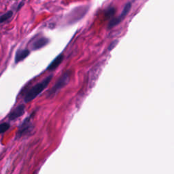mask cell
<instances>
[{"label": "cell", "instance_id": "cell-1", "mask_svg": "<svg viewBox=\"0 0 174 174\" xmlns=\"http://www.w3.org/2000/svg\"><path fill=\"white\" fill-rule=\"evenodd\" d=\"M52 77V75H50L46 78H45L40 82L36 84L34 86H33L32 88L29 89V91L26 92V94L25 95V103H27L32 102V101L35 99L36 97L39 96L46 89V87L49 86L50 82H51Z\"/></svg>", "mask_w": 174, "mask_h": 174}, {"label": "cell", "instance_id": "cell-2", "mask_svg": "<svg viewBox=\"0 0 174 174\" xmlns=\"http://www.w3.org/2000/svg\"><path fill=\"white\" fill-rule=\"evenodd\" d=\"M32 115L27 117L19 126L16 134V139H20L22 137L29 135L33 131L34 126L32 123Z\"/></svg>", "mask_w": 174, "mask_h": 174}, {"label": "cell", "instance_id": "cell-3", "mask_svg": "<svg viewBox=\"0 0 174 174\" xmlns=\"http://www.w3.org/2000/svg\"><path fill=\"white\" fill-rule=\"evenodd\" d=\"M70 77H71V75H70L69 72H66L65 73H64V74L59 78L57 82L55 84V85L52 86V88L49 91V96H53V95L57 94L63 87H65L67 84L69 83L70 80Z\"/></svg>", "mask_w": 174, "mask_h": 174}, {"label": "cell", "instance_id": "cell-4", "mask_svg": "<svg viewBox=\"0 0 174 174\" xmlns=\"http://www.w3.org/2000/svg\"><path fill=\"white\" fill-rule=\"evenodd\" d=\"M87 12V8L85 6L78 7L72 10L71 12L69 13L68 16H67V22L69 23H73L75 22L78 20H80Z\"/></svg>", "mask_w": 174, "mask_h": 174}, {"label": "cell", "instance_id": "cell-5", "mask_svg": "<svg viewBox=\"0 0 174 174\" xmlns=\"http://www.w3.org/2000/svg\"><path fill=\"white\" fill-rule=\"evenodd\" d=\"M50 40L44 36H40V37L35 38L30 45V48L32 50H38L42 48L45 47L49 44Z\"/></svg>", "mask_w": 174, "mask_h": 174}, {"label": "cell", "instance_id": "cell-6", "mask_svg": "<svg viewBox=\"0 0 174 174\" xmlns=\"http://www.w3.org/2000/svg\"><path fill=\"white\" fill-rule=\"evenodd\" d=\"M131 4H130V3H128V4H126L124 9H123L122 10V12H121V14H120V15L119 16V17L112 19V20L109 22V23L108 25V29H111V28L116 26V25H117L118 24H119L120 22L125 18V16L127 15V14L129 13V10L131 9Z\"/></svg>", "mask_w": 174, "mask_h": 174}, {"label": "cell", "instance_id": "cell-7", "mask_svg": "<svg viewBox=\"0 0 174 174\" xmlns=\"http://www.w3.org/2000/svg\"><path fill=\"white\" fill-rule=\"evenodd\" d=\"M25 112V104H20L12 109L10 112L8 119L10 120H15L18 119L19 117L22 116Z\"/></svg>", "mask_w": 174, "mask_h": 174}, {"label": "cell", "instance_id": "cell-8", "mask_svg": "<svg viewBox=\"0 0 174 174\" xmlns=\"http://www.w3.org/2000/svg\"><path fill=\"white\" fill-rule=\"evenodd\" d=\"M30 55V50L28 49H18L16 52L15 57V62L17 64L20 62H22L25 59L29 57Z\"/></svg>", "mask_w": 174, "mask_h": 174}, {"label": "cell", "instance_id": "cell-9", "mask_svg": "<svg viewBox=\"0 0 174 174\" xmlns=\"http://www.w3.org/2000/svg\"><path fill=\"white\" fill-rule=\"evenodd\" d=\"M64 59V55L61 54L59 55L57 57H56L54 60H53L51 63L49 64V65L46 68L47 71H54L57 67L59 66L61 63L63 62Z\"/></svg>", "mask_w": 174, "mask_h": 174}, {"label": "cell", "instance_id": "cell-10", "mask_svg": "<svg viewBox=\"0 0 174 174\" xmlns=\"http://www.w3.org/2000/svg\"><path fill=\"white\" fill-rule=\"evenodd\" d=\"M13 16V12L12 10H8L2 15L0 16V24L4 23V22L8 21L9 19L12 17Z\"/></svg>", "mask_w": 174, "mask_h": 174}, {"label": "cell", "instance_id": "cell-11", "mask_svg": "<svg viewBox=\"0 0 174 174\" xmlns=\"http://www.w3.org/2000/svg\"><path fill=\"white\" fill-rule=\"evenodd\" d=\"M10 128V125L8 122H3L0 124V134L5 133Z\"/></svg>", "mask_w": 174, "mask_h": 174}, {"label": "cell", "instance_id": "cell-12", "mask_svg": "<svg viewBox=\"0 0 174 174\" xmlns=\"http://www.w3.org/2000/svg\"><path fill=\"white\" fill-rule=\"evenodd\" d=\"M114 12H115V9L114 8H109V9H108L107 11L105 12V15L107 17H110L111 16L114 15Z\"/></svg>", "mask_w": 174, "mask_h": 174}]
</instances>
